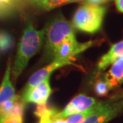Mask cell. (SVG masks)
<instances>
[{"mask_svg":"<svg viewBox=\"0 0 123 123\" xmlns=\"http://www.w3.org/2000/svg\"><path fill=\"white\" fill-rule=\"evenodd\" d=\"M44 36V28L38 30L31 21L27 23L18 45L17 52L11 70L13 81H17L26 68L30 60L40 49Z\"/></svg>","mask_w":123,"mask_h":123,"instance_id":"1","label":"cell"},{"mask_svg":"<svg viewBox=\"0 0 123 123\" xmlns=\"http://www.w3.org/2000/svg\"><path fill=\"white\" fill-rule=\"evenodd\" d=\"M44 30L46 36L44 56L48 61H53L57 49L65 40L76 38L73 25L62 14L49 21Z\"/></svg>","mask_w":123,"mask_h":123,"instance_id":"2","label":"cell"},{"mask_svg":"<svg viewBox=\"0 0 123 123\" xmlns=\"http://www.w3.org/2000/svg\"><path fill=\"white\" fill-rule=\"evenodd\" d=\"M106 12L105 6L83 4L75 11L72 25L83 32L97 33L102 27Z\"/></svg>","mask_w":123,"mask_h":123,"instance_id":"3","label":"cell"},{"mask_svg":"<svg viewBox=\"0 0 123 123\" xmlns=\"http://www.w3.org/2000/svg\"><path fill=\"white\" fill-rule=\"evenodd\" d=\"M123 111V98L114 100L110 98L105 102H98L91 114L83 123H108Z\"/></svg>","mask_w":123,"mask_h":123,"instance_id":"4","label":"cell"},{"mask_svg":"<svg viewBox=\"0 0 123 123\" xmlns=\"http://www.w3.org/2000/svg\"><path fill=\"white\" fill-rule=\"evenodd\" d=\"M101 40H94L84 43H79L76 38L66 39L57 49L53 61L71 60L74 56L84 52L88 49L101 43Z\"/></svg>","mask_w":123,"mask_h":123,"instance_id":"5","label":"cell"},{"mask_svg":"<svg viewBox=\"0 0 123 123\" xmlns=\"http://www.w3.org/2000/svg\"><path fill=\"white\" fill-rule=\"evenodd\" d=\"M98 103V102L93 97L82 94H78L68 103L64 110L59 111L55 117L58 118H66L71 115L89 110L96 105Z\"/></svg>","mask_w":123,"mask_h":123,"instance_id":"6","label":"cell"},{"mask_svg":"<svg viewBox=\"0 0 123 123\" xmlns=\"http://www.w3.org/2000/svg\"><path fill=\"white\" fill-rule=\"evenodd\" d=\"M67 65H73V63L71 62V60L53 61L49 65L36 71L29 79L26 86H25V88L23 90L22 94H25L29 90H30L31 89L36 87L46 78L50 77L51 75L56 69L62 66H67Z\"/></svg>","mask_w":123,"mask_h":123,"instance_id":"7","label":"cell"},{"mask_svg":"<svg viewBox=\"0 0 123 123\" xmlns=\"http://www.w3.org/2000/svg\"><path fill=\"white\" fill-rule=\"evenodd\" d=\"M51 92L52 90L49 83V77H48L28 92L22 94L21 97L25 104L33 103L38 105H44L47 103Z\"/></svg>","mask_w":123,"mask_h":123,"instance_id":"8","label":"cell"},{"mask_svg":"<svg viewBox=\"0 0 123 123\" xmlns=\"http://www.w3.org/2000/svg\"><path fill=\"white\" fill-rule=\"evenodd\" d=\"M123 56V40L113 44L108 52L103 55L97 64V73L99 74L112 64L116 60Z\"/></svg>","mask_w":123,"mask_h":123,"instance_id":"9","label":"cell"},{"mask_svg":"<svg viewBox=\"0 0 123 123\" xmlns=\"http://www.w3.org/2000/svg\"><path fill=\"white\" fill-rule=\"evenodd\" d=\"M103 79L107 83L110 90L118 87L123 83V56L112 64Z\"/></svg>","mask_w":123,"mask_h":123,"instance_id":"10","label":"cell"},{"mask_svg":"<svg viewBox=\"0 0 123 123\" xmlns=\"http://www.w3.org/2000/svg\"><path fill=\"white\" fill-rule=\"evenodd\" d=\"M25 104L19 95H15L12 98L5 101L0 105V118L10 115L23 116Z\"/></svg>","mask_w":123,"mask_h":123,"instance_id":"11","label":"cell"},{"mask_svg":"<svg viewBox=\"0 0 123 123\" xmlns=\"http://www.w3.org/2000/svg\"><path fill=\"white\" fill-rule=\"evenodd\" d=\"M11 63L9 60L4 79L0 86V105L15 97V90L11 81Z\"/></svg>","mask_w":123,"mask_h":123,"instance_id":"12","label":"cell"},{"mask_svg":"<svg viewBox=\"0 0 123 123\" xmlns=\"http://www.w3.org/2000/svg\"><path fill=\"white\" fill-rule=\"evenodd\" d=\"M59 111L53 107H51L47 104L38 105L36 108L34 114L39 119L41 118H54Z\"/></svg>","mask_w":123,"mask_h":123,"instance_id":"13","label":"cell"},{"mask_svg":"<svg viewBox=\"0 0 123 123\" xmlns=\"http://www.w3.org/2000/svg\"><path fill=\"white\" fill-rule=\"evenodd\" d=\"M14 39L8 32L0 31V53H6L13 47Z\"/></svg>","mask_w":123,"mask_h":123,"instance_id":"14","label":"cell"},{"mask_svg":"<svg viewBox=\"0 0 123 123\" xmlns=\"http://www.w3.org/2000/svg\"><path fill=\"white\" fill-rule=\"evenodd\" d=\"M96 105H94L93 107L86 111L71 115L70 116L67 117L66 118V123H83L85 121V120L87 118V117L94 111Z\"/></svg>","mask_w":123,"mask_h":123,"instance_id":"15","label":"cell"},{"mask_svg":"<svg viewBox=\"0 0 123 123\" xmlns=\"http://www.w3.org/2000/svg\"><path fill=\"white\" fill-rule=\"evenodd\" d=\"M19 0H0V17L13 12Z\"/></svg>","mask_w":123,"mask_h":123,"instance_id":"16","label":"cell"},{"mask_svg":"<svg viewBox=\"0 0 123 123\" xmlns=\"http://www.w3.org/2000/svg\"><path fill=\"white\" fill-rule=\"evenodd\" d=\"M94 92L98 97H103L107 96L110 92V88L105 80L98 79L97 80L94 85Z\"/></svg>","mask_w":123,"mask_h":123,"instance_id":"17","label":"cell"},{"mask_svg":"<svg viewBox=\"0 0 123 123\" xmlns=\"http://www.w3.org/2000/svg\"><path fill=\"white\" fill-rule=\"evenodd\" d=\"M0 123H23V116H7L0 118Z\"/></svg>","mask_w":123,"mask_h":123,"instance_id":"18","label":"cell"},{"mask_svg":"<svg viewBox=\"0 0 123 123\" xmlns=\"http://www.w3.org/2000/svg\"><path fill=\"white\" fill-rule=\"evenodd\" d=\"M64 0H47L43 6L42 8L47 10H51L56 7L62 6L64 4Z\"/></svg>","mask_w":123,"mask_h":123,"instance_id":"19","label":"cell"},{"mask_svg":"<svg viewBox=\"0 0 123 123\" xmlns=\"http://www.w3.org/2000/svg\"><path fill=\"white\" fill-rule=\"evenodd\" d=\"M107 1L108 0H85L83 4H88L101 6L102 4H105Z\"/></svg>","mask_w":123,"mask_h":123,"instance_id":"20","label":"cell"},{"mask_svg":"<svg viewBox=\"0 0 123 123\" xmlns=\"http://www.w3.org/2000/svg\"><path fill=\"white\" fill-rule=\"evenodd\" d=\"M116 8L120 12L123 13V0H115Z\"/></svg>","mask_w":123,"mask_h":123,"instance_id":"21","label":"cell"},{"mask_svg":"<svg viewBox=\"0 0 123 123\" xmlns=\"http://www.w3.org/2000/svg\"><path fill=\"white\" fill-rule=\"evenodd\" d=\"M47 0H30L31 3L32 4L36 5L37 6H38L40 8H42L43 6L44 5V2L46 1Z\"/></svg>","mask_w":123,"mask_h":123,"instance_id":"22","label":"cell"},{"mask_svg":"<svg viewBox=\"0 0 123 123\" xmlns=\"http://www.w3.org/2000/svg\"><path fill=\"white\" fill-rule=\"evenodd\" d=\"M51 123H66V118H58L54 117L51 120Z\"/></svg>","mask_w":123,"mask_h":123,"instance_id":"23","label":"cell"},{"mask_svg":"<svg viewBox=\"0 0 123 123\" xmlns=\"http://www.w3.org/2000/svg\"><path fill=\"white\" fill-rule=\"evenodd\" d=\"M123 98V90L120 91V92H118L116 94H115L113 97H111V98L112 99H114V100H117V99H120V98Z\"/></svg>","mask_w":123,"mask_h":123,"instance_id":"24","label":"cell"},{"mask_svg":"<svg viewBox=\"0 0 123 123\" xmlns=\"http://www.w3.org/2000/svg\"><path fill=\"white\" fill-rule=\"evenodd\" d=\"M81 1H85V0H64L63 5L67 4H70V3H73V2Z\"/></svg>","mask_w":123,"mask_h":123,"instance_id":"25","label":"cell"},{"mask_svg":"<svg viewBox=\"0 0 123 123\" xmlns=\"http://www.w3.org/2000/svg\"><path fill=\"white\" fill-rule=\"evenodd\" d=\"M108 1H109V0H108Z\"/></svg>","mask_w":123,"mask_h":123,"instance_id":"26","label":"cell"}]
</instances>
